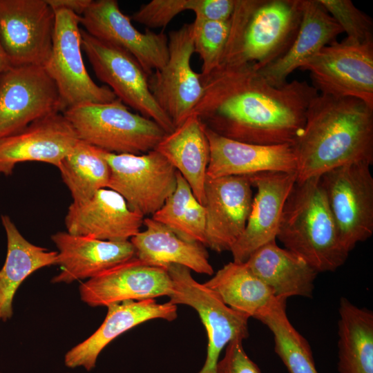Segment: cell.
<instances>
[{
  "instance_id": "obj_27",
  "label": "cell",
  "mask_w": 373,
  "mask_h": 373,
  "mask_svg": "<svg viewBox=\"0 0 373 373\" xmlns=\"http://www.w3.org/2000/svg\"><path fill=\"white\" fill-rule=\"evenodd\" d=\"M245 263L276 297H312L318 272L296 254L280 247L276 240L259 247Z\"/></svg>"
},
{
  "instance_id": "obj_37",
  "label": "cell",
  "mask_w": 373,
  "mask_h": 373,
  "mask_svg": "<svg viewBox=\"0 0 373 373\" xmlns=\"http://www.w3.org/2000/svg\"><path fill=\"white\" fill-rule=\"evenodd\" d=\"M216 373H261L258 365L248 356L240 339L230 342L225 354L219 360Z\"/></svg>"
},
{
  "instance_id": "obj_1",
  "label": "cell",
  "mask_w": 373,
  "mask_h": 373,
  "mask_svg": "<svg viewBox=\"0 0 373 373\" xmlns=\"http://www.w3.org/2000/svg\"><path fill=\"white\" fill-rule=\"evenodd\" d=\"M200 75L203 93L193 113L217 134L249 144L294 145L318 94L306 81L275 86L251 64L220 63Z\"/></svg>"
},
{
  "instance_id": "obj_3",
  "label": "cell",
  "mask_w": 373,
  "mask_h": 373,
  "mask_svg": "<svg viewBox=\"0 0 373 373\" xmlns=\"http://www.w3.org/2000/svg\"><path fill=\"white\" fill-rule=\"evenodd\" d=\"M276 238L318 273L334 271L345 263L349 253L341 242L320 176L295 182Z\"/></svg>"
},
{
  "instance_id": "obj_14",
  "label": "cell",
  "mask_w": 373,
  "mask_h": 373,
  "mask_svg": "<svg viewBox=\"0 0 373 373\" xmlns=\"http://www.w3.org/2000/svg\"><path fill=\"white\" fill-rule=\"evenodd\" d=\"M55 12L46 0H0V41L10 66H43L52 47Z\"/></svg>"
},
{
  "instance_id": "obj_5",
  "label": "cell",
  "mask_w": 373,
  "mask_h": 373,
  "mask_svg": "<svg viewBox=\"0 0 373 373\" xmlns=\"http://www.w3.org/2000/svg\"><path fill=\"white\" fill-rule=\"evenodd\" d=\"M78 139L106 152L142 154L155 149L166 133L153 120L132 113L121 100L65 110Z\"/></svg>"
},
{
  "instance_id": "obj_8",
  "label": "cell",
  "mask_w": 373,
  "mask_h": 373,
  "mask_svg": "<svg viewBox=\"0 0 373 373\" xmlns=\"http://www.w3.org/2000/svg\"><path fill=\"white\" fill-rule=\"evenodd\" d=\"M167 270L173 286L169 302L193 308L207 331L206 360L198 373H216L222 350L234 340L249 337V318L227 306L215 291L196 281L187 267L170 265Z\"/></svg>"
},
{
  "instance_id": "obj_6",
  "label": "cell",
  "mask_w": 373,
  "mask_h": 373,
  "mask_svg": "<svg viewBox=\"0 0 373 373\" xmlns=\"http://www.w3.org/2000/svg\"><path fill=\"white\" fill-rule=\"evenodd\" d=\"M52 47L44 68L58 89L64 111L87 104H103L117 97L107 86H98L90 77L82 55L81 16L55 9Z\"/></svg>"
},
{
  "instance_id": "obj_31",
  "label": "cell",
  "mask_w": 373,
  "mask_h": 373,
  "mask_svg": "<svg viewBox=\"0 0 373 373\" xmlns=\"http://www.w3.org/2000/svg\"><path fill=\"white\" fill-rule=\"evenodd\" d=\"M104 153V150L79 140L57 167L70 192L73 202H85L99 190L108 188L111 171Z\"/></svg>"
},
{
  "instance_id": "obj_4",
  "label": "cell",
  "mask_w": 373,
  "mask_h": 373,
  "mask_svg": "<svg viewBox=\"0 0 373 373\" xmlns=\"http://www.w3.org/2000/svg\"><path fill=\"white\" fill-rule=\"evenodd\" d=\"M301 17L302 0H236L220 63L265 67L290 47Z\"/></svg>"
},
{
  "instance_id": "obj_18",
  "label": "cell",
  "mask_w": 373,
  "mask_h": 373,
  "mask_svg": "<svg viewBox=\"0 0 373 373\" xmlns=\"http://www.w3.org/2000/svg\"><path fill=\"white\" fill-rule=\"evenodd\" d=\"M78 140L62 113L41 118L13 135L0 138V175H10L18 163L28 161L57 167Z\"/></svg>"
},
{
  "instance_id": "obj_24",
  "label": "cell",
  "mask_w": 373,
  "mask_h": 373,
  "mask_svg": "<svg viewBox=\"0 0 373 373\" xmlns=\"http://www.w3.org/2000/svg\"><path fill=\"white\" fill-rule=\"evenodd\" d=\"M343 32L318 0H302L300 26L291 45L278 59L258 70L271 84L281 86L296 68H300L325 46Z\"/></svg>"
},
{
  "instance_id": "obj_23",
  "label": "cell",
  "mask_w": 373,
  "mask_h": 373,
  "mask_svg": "<svg viewBox=\"0 0 373 373\" xmlns=\"http://www.w3.org/2000/svg\"><path fill=\"white\" fill-rule=\"evenodd\" d=\"M51 239L58 249L56 265L61 269L53 283L90 279L135 256L130 240H102L67 231L57 232Z\"/></svg>"
},
{
  "instance_id": "obj_9",
  "label": "cell",
  "mask_w": 373,
  "mask_h": 373,
  "mask_svg": "<svg viewBox=\"0 0 373 373\" xmlns=\"http://www.w3.org/2000/svg\"><path fill=\"white\" fill-rule=\"evenodd\" d=\"M321 94L352 97L373 108V41L347 37L323 48L301 68Z\"/></svg>"
},
{
  "instance_id": "obj_28",
  "label": "cell",
  "mask_w": 373,
  "mask_h": 373,
  "mask_svg": "<svg viewBox=\"0 0 373 373\" xmlns=\"http://www.w3.org/2000/svg\"><path fill=\"white\" fill-rule=\"evenodd\" d=\"M7 238V254L0 269V321L13 314L12 302L22 282L39 269L56 265L57 252L32 244L7 215L1 216Z\"/></svg>"
},
{
  "instance_id": "obj_30",
  "label": "cell",
  "mask_w": 373,
  "mask_h": 373,
  "mask_svg": "<svg viewBox=\"0 0 373 373\" xmlns=\"http://www.w3.org/2000/svg\"><path fill=\"white\" fill-rule=\"evenodd\" d=\"M204 284L227 306L249 318H256L276 298L245 262L227 263Z\"/></svg>"
},
{
  "instance_id": "obj_26",
  "label": "cell",
  "mask_w": 373,
  "mask_h": 373,
  "mask_svg": "<svg viewBox=\"0 0 373 373\" xmlns=\"http://www.w3.org/2000/svg\"><path fill=\"white\" fill-rule=\"evenodd\" d=\"M155 149L181 174L203 204L210 147L204 125L199 117L194 113L189 115L166 133Z\"/></svg>"
},
{
  "instance_id": "obj_38",
  "label": "cell",
  "mask_w": 373,
  "mask_h": 373,
  "mask_svg": "<svg viewBox=\"0 0 373 373\" xmlns=\"http://www.w3.org/2000/svg\"><path fill=\"white\" fill-rule=\"evenodd\" d=\"M236 0H198L193 12L195 17L209 21H228L234 10Z\"/></svg>"
},
{
  "instance_id": "obj_35",
  "label": "cell",
  "mask_w": 373,
  "mask_h": 373,
  "mask_svg": "<svg viewBox=\"0 0 373 373\" xmlns=\"http://www.w3.org/2000/svg\"><path fill=\"white\" fill-rule=\"evenodd\" d=\"M347 37L358 41H373V22L350 0H318Z\"/></svg>"
},
{
  "instance_id": "obj_19",
  "label": "cell",
  "mask_w": 373,
  "mask_h": 373,
  "mask_svg": "<svg viewBox=\"0 0 373 373\" xmlns=\"http://www.w3.org/2000/svg\"><path fill=\"white\" fill-rule=\"evenodd\" d=\"M256 189L245 229L231 249L233 261L245 262L262 245L276 240L285 201L296 182V173L262 172L247 175Z\"/></svg>"
},
{
  "instance_id": "obj_33",
  "label": "cell",
  "mask_w": 373,
  "mask_h": 373,
  "mask_svg": "<svg viewBox=\"0 0 373 373\" xmlns=\"http://www.w3.org/2000/svg\"><path fill=\"white\" fill-rule=\"evenodd\" d=\"M151 218L166 225L180 237L204 245V207L195 197L189 184L178 171L174 191Z\"/></svg>"
},
{
  "instance_id": "obj_22",
  "label": "cell",
  "mask_w": 373,
  "mask_h": 373,
  "mask_svg": "<svg viewBox=\"0 0 373 373\" xmlns=\"http://www.w3.org/2000/svg\"><path fill=\"white\" fill-rule=\"evenodd\" d=\"M100 327L87 339L71 348L64 356L70 368L83 367L92 370L104 347L115 338L146 321L161 318L172 321L177 318V305L169 301L157 303L155 299L126 300L108 305Z\"/></svg>"
},
{
  "instance_id": "obj_41",
  "label": "cell",
  "mask_w": 373,
  "mask_h": 373,
  "mask_svg": "<svg viewBox=\"0 0 373 373\" xmlns=\"http://www.w3.org/2000/svg\"><path fill=\"white\" fill-rule=\"evenodd\" d=\"M1 373V372H0Z\"/></svg>"
},
{
  "instance_id": "obj_12",
  "label": "cell",
  "mask_w": 373,
  "mask_h": 373,
  "mask_svg": "<svg viewBox=\"0 0 373 373\" xmlns=\"http://www.w3.org/2000/svg\"><path fill=\"white\" fill-rule=\"evenodd\" d=\"M63 112L56 84L43 66H10L0 75V138Z\"/></svg>"
},
{
  "instance_id": "obj_13",
  "label": "cell",
  "mask_w": 373,
  "mask_h": 373,
  "mask_svg": "<svg viewBox=\"0 0 373 373\" xmlns=\"http://www.w3.org/2000/svg\"><path fill=\"white\" fill-rule=\"evenodd\" d=\"M168 51L166 63L148 76V83L155 102L175 127L193 113L203 93L200 73L191 65L192 23L169 32Z\"/></svg>"
},
{
  "instance_id": "obj_10",
  "label": "cell",
  "mask_w": 373,
  "mask_h": 373,
  "mask_svg": "<svg viewBox=\"0 0 373 373\" xmlns=\"http://www.w3.org/2000/svg\"><path fill=\"white\" fill-rule=\"evenodd\" d=\"M82 48L96 77L106 84L116 97L142 116L153 120L166 133L175 126L155 102L148 75L126 51L99 40L81 29Z\"/></svg>"
},
{
  "instance_id": "obj_17",
  "label": "cell",
  "mask_w": 373,
  "mask_h": 373,
  "mask_svg": "<svg viewBox=\"0 0 373 373\" xmlns=\"http://www.w3.org/2000/svg\"><path fill=\"white\" fill-rule=\"evenodd\" d=\"M166 268L146 264L135 256L108 269L79 286L82 301L92 307L140 301L173 292Z\"/></svg>"
},
{
  "instance_id": "obj_15",
  "label": "cell",
  "mask_w": 373,
  "mask_h": 373,
  "mask_svg": "<svg viewBox=\"0 0 373 373\" xmlns=\"http://www.w3.org/2000/svg\"><path fill=\"white\" fill-rule=\"evenodd\" d=\"M81 24L93 37L131 55L149 76L166 63L168 36L150 29L141 32L120 10L116 0L91 1L81 15Z\"/></svg>"
},
{
  "instance_id": "obj_36",
  "label": "cell",
  "mask_w": 373,
  "mask_h": 373,
  "mask_svg": "<svg viewBox=\"0 0 373 373\" xmlns=\"http://www.w3.org/2000/svg\"><path fill=\"white\" fill-rule=\"evenodd\" d=\"M198 0H152L142 5L131 19L149 28H165L185 10L194 12Z\"/></svg>"
},
{
  "instance_id": "obj_40",
  "label": "cell",
  "mask_w": 373,
  "mask_h": 373,
  "mask_svg": "<svg viewBox=\"0 0 373 373\" xmlns=\"http://www.w3.org/2000/svg\"><path fill=\"white\" fill-rule=\"evenodd\" d=\"M10 66L8 59L0 41V75Z\"/></svg>"
},
{
  "instance_id": "obj_32",
  "label": "cell",
  "mask_w": 373,
  "mask_h": 373,
  "mask_svg": "<svg viewBox=\"0 0 373 373\" xmlns=\"http://www.w3.org/2000/svg\"><path fill=\"white\" fill-rule=\"evenodd\" d=\"M286 302V298L276 297L255 318L273 334L275 352L289 373H318L308 341L288 318Z\"/></svg>"
},
{
  "instance_id": "obj_20",
  "label": "cell",
  "mask_w": 373,
  "mask_h": 373,
  "mask_svg": "<svg viewBox=\"0 0 373 373\" xmlns=\"http://www.w3.org/2000/svg\"><path fill=\"white\" fill-rule=\"evenodd\" d=\"M144 217L132 210L124 198L109 188L89 200L72 202L65 216L67 232L102 240H130L141 231Z\"/></svg>"
},
{
  "instance_id": "obj_21",
  "label": "cell",
  "mask_w": 373,
  "mask_h": 373,
  "mask_svg": "<svg viewBox=\"0 0 373 373\" xmlns=\"http://www.w3.org/2000/svg\"><path fill=\"white\" fill-rule=\"evenodd\" d=\"M204 131L210 147L207 171L209 178L296 171V156L292 144H249L222 137L205 125Z\"/></svg>"
},
{
  "instance_id": "obj_2",
  "label": "cell",
  "mask_w": 373,
  "mask_h": 373,
  "mask_svg": "<svg viewBox=\"0 0 373 373\" xmlns=\"http://www.w3.org/2000/svg\"><path fill=\"white\" fill-rule=\"evenodd\" d=\"M294 146L296 181L354 162L373 163V108L352 97L318 94Z\"/></svg>"
},
{
  "instance_id": "obj_25",
  "label": "cell",
  "mask_w": 373,
  "mask_h": 373,
  "mask_svg": "<svg viewBox=\"0 0 373 373\" xmlns=\"http://www.w3.org/2000/svg\"><path fill=\"white\" fill-rule=\"evenodd\" d=\"M143 225L145 229L130 240L140 260L166 269L170 265H180L197 273L213 274L204 245L180 237L152 218H144Z\"/></svg>"
},
{
  "instance_id": "obj_39",
  "label": "cell",
  "mask_w": 373,
  "mask_h": 373,
  "mask_svg": "<svg viewBox=\"0 0 373 373\" xmlns=\"http://www.w3.org/2000/svg\"><path fill=\"white\" fill-rule=\"evenodd\" d=\"M92 0H46L47 3L55 10L65 8L81 16Z\"/></svg>"
},
{
  "instance_id": "obj_11",
  "label": "cell",
  "mask_w": 373,
  "mask_h": 373,
  "mask_svg": "<svg viewBox=\"0 0 373 373\" xmlns=\"http://www.w3.org/2000/svg\"><path fill=\"white\" fill-rule=\"evenodd\" d=\"M104 154L111 171L108 188L144 217L159 210L176 186L177 171L155 149L142 154Z\"/></svg>"
},
{
  "instance_id": "obj_29",
  "label": "cell",
  "mask_w": 373,
  "mask_h": 373,
  "mask_svg": "<svg viewBox=\"0 0 373 373\" xmlns=\"http://www.w3.org/2000/svg\"><path fill=\"white\" fill-rule=\"evenodd\" d=\"M338 321L339 373H373V313L341 297Z\"/></svg>"
},
{
  "instance_id": "obj_16",
  "label": "cell",
  "mask_w": 373,
  "mask_h": 373,
  "mask_svg": "<svg viewBox=\"0 0 373 373\" xmlns=\"http://www.w3.org/2000/svg\"><path fill=\"white\" fill-rule=\"evenodd\" d=\"M253 198L247 176H207L204 246L218 253L231 251L245 229Z\"/></svg>"
},
{
  "instance_id": "obj_34",
  "label": "cell",
  "mask_w": 373,
  "mask_h": 373,
  "mask_svg": "<svg viewBox=\"0 0 373 373\" xmlns=\"http://www.w3.org/2000/svg\"><path fill=\"white\" fill-rule=\"evenodd\" d=\"M230 19L209 21L195 18L192 23L194 52L199 55L202 62L201 75H208L218 66L229 37Z\"/></svg>"
},
{
  "instance_id": "obj_7",
  "label": "cell",
  "mask_w": 373,
  "mask_h": 373,
  "mask_svg": "<svg viewBox=\"0 0 373 373\" xmlns=\"http://www.w3.org/2000/svg\"><path fill=\"white\" fill-rule=\"evenodd\" d=\"M370 166L366 162L347 164L320 176L341 242L348 253L373 234Z\"/></svg>"
}]
</instances>
